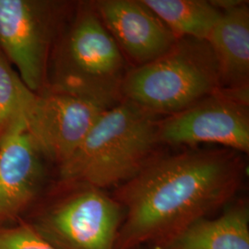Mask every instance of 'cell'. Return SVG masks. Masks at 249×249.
I'll return each mask as SVG.
<instances>
[{
	"label": "cell",
	"mask_w": 249,
	"mask_h": 249,
	"mask_svg": "<svg viewBox=\"0 0 249 249\" xmlns=\"http://www.w3.org/2000/svg\"><path fill=\"white\" fill-rule=\"evenodd\" d=\"M245 170L240 154L231 150L151 159L115 191L124 212L115 249L160 246L210 217L236 194Z\"/></svg>",
	"instance_id": "cell-1"
},
{
	"label": "cell",
	"mask_w": 249,
	"mask_h": 249,
	"mask_svg": "<svg viewBox=\"0 0 249 249\" xmlns=\"http://www.w3.org/2000/svg\"><path fill=\"white\" fill-rule=\"evenodd\" d=\"M156 116L126 100L107 108L60 165L63 179L103 190L131 179L159 143Z\"/></svg>",
	"instance_id": "cell-2"
},
{
	"label": "cell",
	"mask_w": 249,
	"mask_h": 249,
	"mask_svg": "<svg viewBox=\"0 0 249 249\" xmlns=\"http://www.w3.org/2000/svg\"><path fill=\"white\" fill-rule=\"evenodd\" d=\"M222 89L207 41L179 38L160 57L127 71L122 98L151 113L173 115Z\"/></svg>",
	"instance_id": "cell-3"
},
{
	"label": "cell",
	"mask_w": 249,
	"mask_h": 249,
	"mask_svg": "<svg viewBox=\"0 0 249 249\" xmlns=\"http://www.w3.org/2000/svg\"><path fill=\"white\" fill-rule=\"evenodd\" d=\"M126 73L121 49L97 12L84 10L63 43L52 89L79 95L107 109L122 101Z\"/></svg>",
	"instance_id": "cell-4"
},
{
	"label": "cell",
	"mask_w": 249,
	"mask_h": 249,
	"mask_svg": "<svg viewBox=\"0 0 249 249\" xmlns=\"http://www.w3.org/2000/svg\"><path fill=\"white\" fill-rule=\"evenodd\" d=\"M158 142L171 145L221 144L249 152V89H221L195 105L170 115L157 127Z\"/></svg>",
	"instance_id": "cell-5"
},
{
	"label": "cell",
	"mask_w": 249,
	"mask_h": 249,
	"mask_svg": "<svg viewBox=\"0 0 249 249\" xmlns=\"http://www.w3.org/2000/svg\"><path fill=\"white\" fill-rule=\"evenodd\" d=\"M123 217L114 196L84 186L47 212L35 228L57 249H115Z\"/></svg>",
	"instance_id": "cell-6"
},
{
	"label": "cell",
	"mask_w": 249,
	"mask_h": 249,
	"mask_svg": "<svg viewBox=\"0 0 249 249\" xmlns=\"http://www.w3.org/2000/svg\"><path fill=\"white\" fill-rule=\"evenodd\" d=\"M105 110L79 95L52 89L37 93L27 117V131L43 154L61 165L78 149Z\"/></svg>",
	"instance_id": "cell-7"
},
{
	"label": "cell",
	"mask_w": 249,
	"mask_h": 249,
	"mask_svg": "<svg viewBox=\"0 0 249 249\" xmlns=\"http://www.w3.org/2000/svg\"><path fill=\"white\" fill-rule=\"evenodd\" d=\"M45 5L28 0H0V45L29 89L37 92L45 78L49 44Z\"/></svg>",
	"instance_id": "cell-8"
},
{
	"label": "cell",
	"mask_w": 249,
	"mask_h": 249,
	"mask_svg": "<svg viewBox=\"0 0 249 249\" xmlns=\"http://www.w3.org/2000/svg\"><path fill=\"white\" fill-rule=\"evenodd\" d=\"M96 12L116 44L138 66L169 51L178 38L142 0H104Z\"/></svg>",
	"instance_id": "cell-9"
},
{
	"label": "cell",
	"mask_w": 249,
	"mask_h": 249,
	"mask_svg": "<svg viewBox=\"0 0 249 249\" xmlns=\"http://www.w3.org/2000/svg\"><path fill=\"white\" fill-rule=\"evenodd\" d=\"M42 154L24 124L0 143V223L16 216L36 197L44 178Z\"/></svg>",
	"instance_id": "cell-10"
},
{
	"label": "cell",
	"mask_w": 249,
	"mask_h": 249,
	"mask_svg": "<svg viewBox=\"0 0 249 249\" xmlns=\"http://www.w3.org/2000/svg\"><path fill=\"white\" fill-rule=\"evenodd\" d=\"M207 42L217 63L222 89H249V9L245 1L222 11Z\"/></svg>",
	"instance_id": "cell-11"
},
{
	"label": "cell",
	"mask_w": 249,
	"mask_h": 249,
	"mask_svg": "<svg viewBox=\"0 0 249 249\" xmlns=\"http://www.w3.org/2000/svg\"><path fill=\"white\" fill-rule=\"evenodd\" d=\"M151 249H249V204L239 200L218 217L200 219Z\"/></svg>",
	"instance_id": "cell-12"
},
{
	"label": "cell",
	"mask_w": 249,
	"mask_h": 249,
	"mask_svg": "<svg viewBox=\"0 0 249 249\" xmlns=\"http://www.w3.org/2000/svg\"><path fill=\"white\" fill-rule=\"evenodd\" d=\"M179 38L207 41L222 11L204 0H142Z\"/></svg>",
	"instance_id": "cell-13"
},
{
	"label": "cell",
	"mask_w": 249,
	"mask_h": 249,
	"mask_svg": "<svg viewBox=\"0 0 249 249\" xmlns=\"http://www.w3.org/2000/svg\"><path fill=\"white\" fill-rule=\"evenodd\" d=\"M37 92L29 89L8 63L0 57V143L26 119Z\"/></svg>",
	"instance_id": "cell-14"
},
{
	"label": "cell",
	"mask_w": 249,
	"mask_h": 249,
	"mask_svg": "<svg viewBox=\"0 0 249 249\" xmlns=\"http://www.w3.org/2000/svg\"><path fill=\"white\" fill-rule=\"evenodd\" d=\"M0 249H57L36 231L35 227L19 225L0 229Z\"/></svg>",
	"instance_id": "cell-15"
},
{
	"label": "cell",
	"mask_w": 249,
	"mask_h": 249,
	"mask_svg": "<svg viewBox=\"0 0 249 249\" xmlns=\"http://www.w3.org/2000/svg\"><path fill=\"white\" fill-rule=\"evenodd\" d=\"M144 249V248H142V249Z\"/></svg>",
	"instance_id": "cell-16"
}]
</instances>
